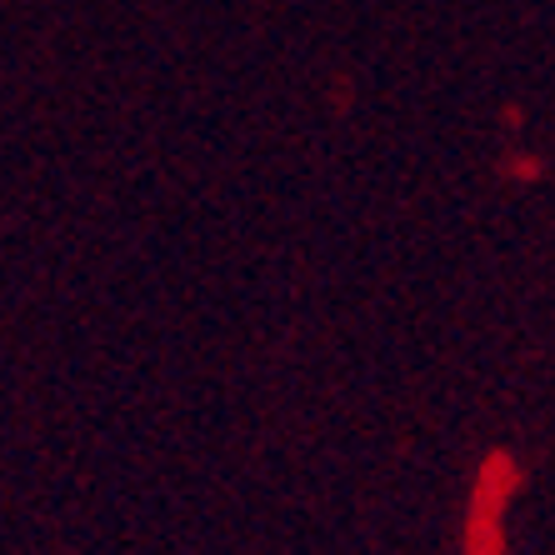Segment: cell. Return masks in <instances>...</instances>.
Instances as JSON below:
<instances>
[]
</instances>
